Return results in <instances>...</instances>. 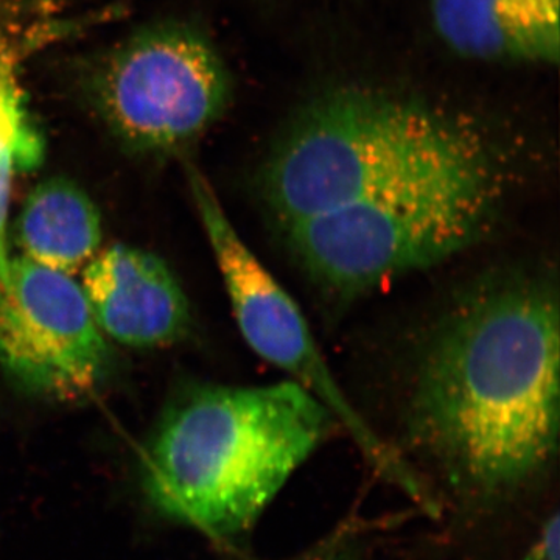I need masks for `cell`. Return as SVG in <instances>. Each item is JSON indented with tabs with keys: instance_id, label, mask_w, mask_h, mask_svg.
Segmentation results:
<instances>
[{
	"instance_id": "1",
	"label": "cell",
	"mask_w": 560,
	"mask_h": 560,
	"mask_svg": "<svg viewBox=\"0 0 560 560\" xmlns=\"http://www.w3.org/2000/svg\"><path fill=\"white\" fill-rule=\"evenodd\" d=\"M559 294L503 272L456 298L416 360L405 440L459 526L537 506L559 458Z\"/></svg>"
},
{
	"instance_id": "2",
	"label": "cell",
	"mask_w": 560,
	"mask_h": 560,
	"mask_svg": "<svg viewBox=\"0 0 560 560\" xmlns=\"http://www.w3.org/2000/svg\"><path fill=\"white\" fill-rule=\"evenodd\" d=\"M510 125L410 84L353 77L302 98L280 125L259 171L276 230L469 173L525 162Z\"/></svg>"
},
{
	"instance_id": "3",
	"label": "cell",
	"mask_w": 560,
	"mask_h": 560,
	"mask_svg": "<svg viewBox=\"0 0 560 560\" xmlns=\"http://www.w3.org/2000/svg\"><path fill=\"white\" fill-rule=\"evenodd\" d=\"M335 423L293 381L198 386L173 401L151 434L143 489L162 514L237 550Z\"/></svg>"
},
{
	"instance_id": "4",
	"label": "cell",
	"mask_w": 560,
	"mask_h": 560,
	"mask_svg": "<svg viewBox=\"0 0 560 560\" xmlns=\"http://www.w3.org/2000/svg\"><path fill=\"white\" fill-rule=\"evenodd\" d=\"M523 165L469 173L294 221L278 230L313 285L352 300L488 241L504 219Z\"/></svg>"
},
{
	"instance_id": "5",
	"label": "cell",
	"mask_w": 560,
	"mask_h": 560,
	"mask_svg": "<svg viewBox=\"0 0 560 560\" xmlns=\"http://www.w3.org/2000/svg\"><path fill=\"white\" fill-rule=\"evenodd\" d=\"M232 75L213 40L186 22H160L94 62L84 94L128 149L167 153L194 142L226 113Z\"/></svg>"
},
{
	"instance_id": "6",
	"label": "cell",
	"mask_w": 560,
	"mask_h": 560,
	"mask_svg": "<svg viewBox=\"0 0 560 560\" xmlns=\"http://www.w3.org/2000/svg\"><path fill=\"white\" fill-rule=\"evenodd\" d=\"M189 179L206 237L219 265L238 329L249 348L326 405L337 422L386 474L410 481L415 489L416 477L405 460L372 431L335 381L304 313L289 291L242 241L208 180L197 171L189 172Z\"/></svg>"
},
{
	"instance_id": "7",
	"label": "cell",
	"mask_w": 560,
	"mask_h": 560,
	"mask_svg": "<svg viewBox=\"0 0 560 560\" xmlns=\"http://www.w3.org/2000/svg\"><path fill=\"white\" fill-rule=\"evenodd\" d=\"M110 350L83 287L20 256L0 285V368L43 399L73 401L105 382Z\"/></svg>"
},
{
	"instance_id": "8",
	"label": "cell",
	"mask_w": 560,
	"mask_h": 560,
	"mask_svg": "<svg viewBox=\"0 0 560 560\" xmlns=\"http://www.w3.org/2000/svg\"><path fill=\"white\" fill-rule=\"evenodd\" d=\"M81 287L103 335L128 348L171 345L189 327V302L178 280L147 250L110 246L91 261Z\"/></svg>"
},
{
	"instance_id": "9",
	"label": "cell",
	"mask_w": 560,
	"mask_h": 560,
	"mask_svg": "<svg viewBox=\"0 0 560 560\" xmlns=\"http://www.w3.org/2000/svg\"><path fill=\"white\" fill-rule=\"evenodd\" d=\"M430 20L441 43L464 60L559 65V0H430Z\"/></svg>"
},
{
	"instance_id": "10",
	"label": "cell",
	"mask_w": 560,
	"mask_h": 560,
	"mask_svg": "<svg viewBox=\"0 0 560 560\" xmlns=\"http://www.w3.org/2000/svg\"><path fill=\"white\" fill-rule=\"evenodd\" d=\"M101 242L98 209L90 195L68 178L39 183L16 220L22 256L68 275L94 259Z\"/></svg>"
},
{
	"instance_id": "11",
	"label": "cell",
	"mask_w": 560,
	"mask_h": 560,
	"mask_svg": "<svg viewBox=\"0 0 560 560\" xmlns=\"http://www.w3.org/2000/svg\"><path fill=\"white\" fill-rule=\"evenodd\" d=\"M44 142L25 102L13 60L0 39V285L9 278L7 245L14 176L38 167Z\"/></svg>"
}]
</instances>
